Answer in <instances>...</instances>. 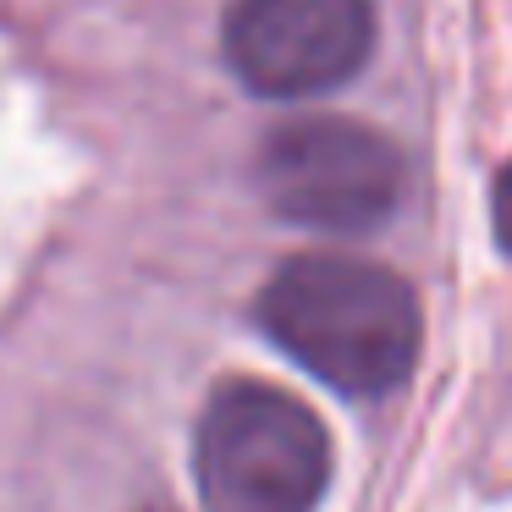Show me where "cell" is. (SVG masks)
Returning <instances> with one entry per match:
<instances>
[{
	"mask_svg": "<svg viewBox=\"0 0 512 512\" xmlns=\"http://www.w3.org/2000/svg\"><path fill=\"white\" fill-rule=\"evenodd\" d=\"M259 325L292 364L358 402L397 391L424 342L413 287L353 254L287 259L259 292Z\"/></svg>",
	"mask_w": 512,
	"mask_h": 512,
	"instance_id": "cell-1",
	"label": "cell"
},
{
	"mask_svg": "<svg viewBox=\"0 0 512 512\" xmlns=\"http://www.w3.org/2000/svg\"><path fill=\"white\" fill-rule=\"evenodd\" d=\"M193 479L204 512H314L331 485V435L287 391L226 380L199 413Z\"/></svg>",
	"mask_w": 512,
	"mask_h": 512,
	"instance_id": "cell-2",
	"label": "cell"
},
{
	"mask_svg": "<svg viewBox=\"0 0 512 512\" xmlns=\"http://www.w3.org/2000/svg\"><path fill=\"white\" fill-rule=\"evenodd\" d=\"M259 193L287 226L358 237L402 199V160L375 127L347 116L287 122L259 149Z\"/></svg>",
	"mask_w": 512,
	"mask_h": 512,
	"instance_id": "cell-3",
	"label": "cell"
},
{
	"mask_svg": "<svg viewBox=\"0 0 512 512\" xmlns=\"http://www.w3.org/2000/svg\"><path fill=\"white\" fill-rule=\"evenodd\" d=\"M226 61L265 100H309L347 83L375 50L369 0H237Z\"/></svg>",
	"mask_w": 512,
	"mask_h": 512,
	"instance_id": "cell-4",
	"label": "cell"
},
{
	"mask_svg": "<svg viewBox=\"0 0 512 512\" xmlns=\"http://www.w3.org/2000/svg\"><path fill=\"white\" fill-rule=\"evenodd\" d=\"M496 237H501V248H512V160H507V171L496 177Z\"/></svg>",
	"mask_w": 512,
	"mask_h": 512,
	"instance_id": "cell-5",
	"label": "cell"
}]
</instances>
